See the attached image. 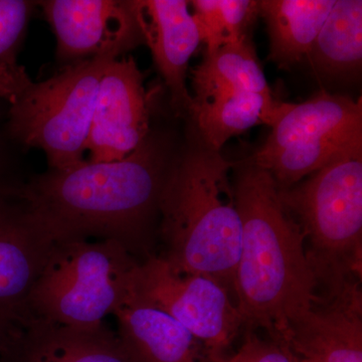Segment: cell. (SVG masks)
I'll return each mask as SVG.
<instances>
[{"instance_id": "cell-1", "label": "cell", "mask_w": 362, "mask_h": 362, "mask_svg": "<svg viewBox=\"0 0 362 362\" xmlns=\"http://www.w3.org/2000/svg\"><path fill=\"white\" fill-rule=\"evenodd\" d=\"M173 159L168 138L149 133L122 160L49 169L28 178L21 195L57 242L111 240L142 261L154 254L159 204Z\"/></svg>"}, {"instance_id": "cell-2", "label": "cell", "mask_w": 362, "mask_h": 362, "mask_svg": "<svg viewBox=\"0 0 362 362\" xmlns=\"http://www.w3.org/2000/svg\"><path fill=\"white\" fill-rule=\"evenodd\" d=\"M233 190L242 225L235 304L245 330L264 329L280 342L289 321L317 298L304 233L281 202L270 173L252 160L235 173Z\"/></svg>"}, {"instance_id": "cell-3", "label": "cell", "mask_w": 362, "mask_h": 362, "mask_svg": "<svg viewBox=\"0 0 362 362\" xmlns=\"http://www.w3.org/2000/svg\"><path fill=\"white\" fill-rule=\"evenodd\" d=\"M232 168L202 143L175 157L162 190L157 237L158 256L173 271L207 276L233 297L242 225Z\"/></svg>"}, {"instance_id": "cell-4", "label": "cell", "mask_w": 362, "mask_h": 362, "mask_svg": "<svg viewBox=\"0 0 362 362\" xmlns=\"http://www.w3.org/2000/svg\"><path fill=\"white\" fill-rule=\"evenodd\" d=\"M304 233L305 250L323 296L361 283L362 142L350 145L297 185L279 189Z\"/></svg>"}, {"instance_id": "cell-5", "label": "cell", "mask_w": 362, "mask_h": 362, "mask_svg": "<svg viewBox=\"0 0 362 362\" xmlns=\"http://www.w3.org/2000/svg\"><path fill=\"white\" fill-rule=\"evenodd\" d=\"M139 262L111 240L58 242L33 285L25 314L73 329H99L127 294Z\"/></svg>"}, {"instance_id": "cell-6", "label": "cell", "mask_w": 362, "mask_h": 362, "mask_svg": "<svg viewBox=\"0 0 362 362\" xmlns=\"http://www.w3.org/2000/svg\"><path fill=\"white\" fill-rule=\"evenodd\" d=\"M115 59L78 62L42 82L30 81L11 103L7 135L18 144L42 149L52 170L84 163L98 89Z\"/></svg>"}, {"instance_id": "cell-7", "label": "cell", "mask_w": 362, "mask_h": 362, "mask_svg": "<svg viewBox=\"0 0 362 362\" xmlns=\"http://www.w3.org/2000/svg\"><path fill=\"white\" fill-rule=\"evenodd\" d=\"M271 127L251 160L287 189L362 142L361 99L320 92L303 103H280Z\"/></svg>"}, {"instance_id": "cell-8", "label": "cell", "mask_w": 362, "mask_h": 362, "mask_svg": "<svg viewBox=\"0 0 362 362\" xmlns=\"http://www.w3.org/2000/svg\"><path fill=\"white\" fill-rule=\"evenodd\" d=\"M130 291L165 312L206 345L214 361L226 356L244 329L235 299L207 276L173 271L158 255H150L133 269Z\"/></svg>"}, {"instance_id": "cell-9", "label": "cell", "mask_w": 362, "mask_h": 362, "mask_svg": "<svg viewBox=\"0 0 362 362\" xmlns=\"http://www.w3.org/2000/svg\"><path fill=\"white\" fill-rule=\"evenodd\" d=\"M42 7L66 66L95 58L118 59L144 44L133 0H45Z\"/></svg>"}, {"instance_id": "cell-10", "label": "cell", "mask_w": 362, "mask_h": 362, "mask_svg": "<svg viewBox=\"0 0 362 362\" xmlns=\"http://www.w3.org/2000/svg\"><path fill=\"white\" fill-rule=\"evenodd\" d=\"M143 75L132 57L115 59L98 89L87 151L90 162L122 160L149 135Z\"/></svg>"}, {"instance_id": "cell-11", "label": "cell", "mask_w": 362, "mask_h": 362, "mask_svg": "<svg viewBox=\"0 0 362 362\" xmlns=\"http://www.w3.org/2000/svg\"><path fill=\"white\" fill-rule=\"evenodd\" d=\"M57 240L21 195H0V314L18 318Z\"/></svg>"}, {"instance_id": "cell-12", "label": "cell", "mask_w": 362, "mask_h": 362, "mask_svg": "<svg viewBox=\"0 0 362 362\" xmlns=\"http://www.w3.org/2000/svg\"><path fill=\"white\" fill-rule=\"evenodd\" d=\"M297 358L312 362H362L361 283L320 296L294 317L281 337Z\"/></svg>"}, {"instance_id": "cell-13", "label": "cell", "mask_w": 362, "mask_h": 362, "mask_svg": "<svg viewBox=\"0 0 362 362\" xmlns=\"http://www.w3.org/2000/svg\"><path fill=\"white\" fill-rule=\"evenodd\" d=\"M143 42L170 94L173 110L189 115L194 99L187 88L188 63L202 40L189 2L185 0H133Z\"/></svg>"}, {"instance_id": "cell-14", "label": "cell", "mask_w": 362, "mask_h": 362, "mask_svg": "<svg viewBox=\"0 0 362 362\" xmlns=\"http://www.w3.org/2000/svg\"><path fill=\"white\" fill-rule=\"evenodd\" d=\"M2 362H130L105 325L78 330L23 314L13 319Z\"/></svg>"}, {"instance_id": "cell-15", "label": "cell", "mask_w": 362, "mask_h": 362, "mask_svg": "<svg viewBox=\"0 0 362 362\" xmlns=\"http://www.w3.org/2000/svg\"><path fill=\"white\" fill-rule=\"evenodd\" d=\"M130 362H214L206 345L165 312L128 290L113 313Z\"/></svg>"}, {"instance_id": "cell-16", "label": "cell", "mask_w": 362, "mask_h": 362, "mask_svg": "<svg viewBox=\"0 0 362 362\" xmlns=\"http://www.w3.org/2000/svg\"><path fill=\"white\" fill-rule=\"evenodd\" d=\"M335 1H259V13L265 18L270 33V61L288 70L307 58Z\"/></svg>"}, {"instance_id": "cell-17", "label": "cell", "mask_w": 362, "mask_h": 362, "mask_svg": "<svg viewBox=\"0 0 362 362\" xmlns=\"http://www.w3.org/2000/svg\"><path fill=\"white\" fill-rule=\"evenodd\" d=\"M194 119L202 143L220 152L230 138L257 124L271 126L279 103L274 98L247 92H218L192 97Z\"/></svg>"}, {"instance_id": "cell-18", "label": "cell", "mask_w": 362, "mask_h": 362, "mask_svg": "<svg viewBox=\"0 0 362 362\" xmlns=\"http://www.w3.org/2000/svg\"><path fill=\"white\" fill-rule=\"evenodd\" d=\"M194 96L218 92H247L273 98L249 37L204 52L192 71Z\"/></svg>"}, {"instance_id": "cell-19", "label": "cell", "mask_w": 362, "mask_h": 362, "mask_svg": "<svg viewBox=\"0 0 362 362\" xmlns=\"http://www.w3.org/2000/svg\"><path fill=\"white\" fill-rule=\"evenodd\" d=\"M307 58L317 73L327 77L349 75L361 68V0L335 1Z\"/></svg>"}, {"instance_id": "cell-20", "label": "cell", "mask_w": 362, "mask_h": 362, "mask_svg": "<svg viewBox=\"0 0 362 362\" xmlns=\"http://www.w3.org/2000/svg\"><path fill=\"white\" fill-rule=\"evenodd\" d=\"M189 4L206 52L249 37L247 30L259 14V1L252 0H194Z\"/></svg>"}, {"instance_id": "cell-21", "label": "cell", "mask_w": 362, "mask_h": 362, "mask_svg": "<svg viewBox=\"0 0 362 362\" xmlns=\"http://www.w3.org/2000/svg\"><path fill=\"white\" fill-rule=\"evenodd\" d=\"M35 4L28 0H0V71L23 70L16 54Z\"/></svg>"}, {"instance_id": "cell-22", "label": "cell", "mask_w": 362, "mask_h": 362, "mask_svg": "<svg viewBox=\"0 0 362 362\" xmlns=\"http://www.w3.org/2000/svg\"><path fill=\"white\" fill-rule=\"evenodd\" d=\"M214 362H298L285 345L271 338L263 339L254 330H247L244 342L235 354H226Z\"/></svg>"}, {"instance_id": "cell-23", "label": "cell", "mask_w": 362, "mask_h": 362, "mask_svg": "<svg viewBox=\"0 0 362 362\" xmlns=\"http://www.w3.org/2000/svg\"><path fill=\"white\" fill-rule=\"evenodd\" d=\"M14 143L6 129L0 132V195H20L28 180L21 173Z\"/></svg>"}, {"instance_id": "cell-24", "label": "cell", "mask_w": 362, "mask_h": 362, "mask_svg": "<svg viewBox=\"0 0 362 362\" xmlns=\"http://www.w3.org/2000/svg\"><path fill=\"white\" fill-rule=\"evenodd\" d=\"M30 81L25 69L13 74L0 71V98L11 103Z\"/></svg>"}, {"instance_id": "cell-25", "label": "cell", "mask_w": 362, "mask_h": 362, "mask_svg": "<svg viewBox=\"0 0 362 362\" xmlns=\"http://www.w3.org/2000/svg\"><path fill=\"white\" fill-rule=\"evenodd\" d=\"M11 324H13V318L0 314V362H2V359H4Z\"/></svg>"}, {"instance_id": "cell-26", "label": "cell", "mask_w": 362, "mask_h": 362, "mask_svg": "<svg viewBox=\"0 0 362 362\" xmlns=\"http://www.w3.org/2000/svg\"><path fill=\"white\" fill-rule=\"evenodd\" d=\"M298 359V362H312V361H305V359H299V358H297Z\"/></svg>"}]
</instances>
